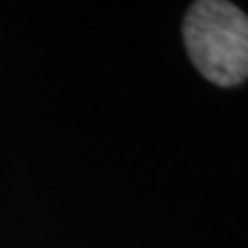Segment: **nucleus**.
Here are the masks:
<instances>
[{"label":"nucleus","instance_id":"nucleus-1","mask_svg":"<svg viewBox=\"0 0 248 248\" xmlns=\"http://www.w3.org/2000/svg\"><path fill=\"white\" fill-rule=\"evenodd\" d=\"M184 46L199 73L219 87L248 79V17L228 0L192 2L182 25Z\"/></svg>","mask_w":248,"mask_h":248}]
</instances>
